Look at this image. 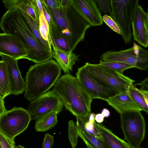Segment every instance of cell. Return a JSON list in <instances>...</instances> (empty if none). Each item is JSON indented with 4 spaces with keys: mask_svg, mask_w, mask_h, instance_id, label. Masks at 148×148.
I'll return each mask as SVG.
<instances>
[{
    "mask_svg": "<svg viewBox=\"0 0 148 148\" xmlns=\"http://www.w3.org/2000/svg\"><path fill=\"white\" fill-rule=\"evenodd\" d=\"M132 148H142V147H138V148L132 147Z\"/></svg>",
    "mask_w": 148,
    "mask_h": 148,
    "instance_id": "45",
    "label": "cell"
},
{
    "mask_svg": "<svg viewBox=\"0 0 148 148\" xmlns=\"http://www.w3.org/2000/svg\"><path fill=\"white\" fill-rule=\"evenodd\" d=\"M53 144V136L49 133L45 134L42 148H51Z\"/></svg>",
    "mask_w": 148,
    "mask_h": 148,
    "instance_id": "34",
    "label": "cell"
},
{
    "mask_svg": "<svg viewBox=\"0 0 148 148\" xmlns=\"http://www.w3.org/2000/svg\"><path fill=\"white\" fill-rule=\"evenodd\" d=\"M44 5L52 19L66 37L73 52L78 44L84 40L86 32L90 25L71 6L68 8L61 6L52 8Z\"/></svg>",
    "mask_w": 148,
    "mask_h": 148,
    "instance_id": "4",
    "label": "cell"
},
{
    "mask_svg": "<svg viewBox=\"0 0 148 148\" xmlns=\"http://www.w3.org/2000/svg\"><path fill=\"white\" fill-rule=\"evenodd\" d=\"M145 23L146 30L148 34V12H147V16L145 21Z\"/></svg>",
    "mask_w": 148,
    "mask_h": 148,
    "instance_id": "42",
    "label": "cell"
},
{
    "mask_svg": "<svg viewBox=\"0 0 148 148\" xmlns=\"http://www.w3.org/2000/svg\"><path fill=\"white\" fill-rule=\"evenodd\" d=\"M22 12L31 31L35 37L47 50L52 52L51 45L49 42L44 39L41 35L39 31V26L36 23L34 20L30 15L23 12Z\"/></svg>",
    "mask_w": 148,
    "mask_h": 148,
    "instance_id": "24",
    "label": "cell"
},
{
    "mask_svg": "<svg viewBox=\"0 0 148 148\" xmlns=\"http://www.w3.org/2000/svg\"><path fill=\"white\" fill-rule=\"evenodd\" d=\"M95 78L118 94L128 91L135 81L119 73L98 64L87 62L84 66Z\"/></svg>",
    "mask_w": 148,
    "mask_h": 148,
    "instance_id": "6",
    "label": "cell"
},
{
    "mask_svg": "<svg viewBox=\"0 0 148 148\" xmlns=\"http://www.w3.org/2000/svg\"><path fill=\"white\" fill-rule=\"evenodd\" d=\"M101 114L104 118L108 117H109L110 115L109 111L106 108L103 109L102 110L101 113Z\"/></svg>",
    "mask_w": 148,
    "mask_h": 148,
    "instance_id": "41",
    "label": "cell"
},
{
    "mask_svg": "<svg viewBox=\"0 0 148 148\" xmlns=\"http://www.w3.org/2000/svg\"><path fill=\"white\" fill-rule=\"evenodd\" d=\"M119 114L125 139L132 147H140L145 136L146 128L141 111H126Z\"/></svg>",
    "mask_w": 148,
    "mask_h": 148,
    "instance_id": "8",
    "label": "cell"
},
{
    "mask_svg": "<svg viewBox=\"0 0 148 148\" xmlns=\"http://www.w3.org/2000/svg\"><path fill=\"white\" fill-rule=\"evenodd\" d=\"M135 85L140 87L139 89L137 88V89L142 95L148 106V77Z\"/></svg>",
    "mask_w": 148,
    "mask_h": 148,
    "instance_id": "31",
    "label": "cell"
},
{
    "mask_svg": "<svg viewBox=\"0 0 148 148\" xmlns=\"http://www.w3.org/2000/svg\"><path fill=\"white\" fill-rule=\"evenodd\" d=\"M46 6L52 8H59L60 5L59 0H41Z\"/></svg>",
    "mask_w": 148,
    "mask_h": 148,
    "instance_id": "35",
    "label": "cell"
},
{
    "mask_svg": "<svg viewBox=\"0 0 148 148\" xmlns=\"http://www.w3.org/2000/svg\"><path fill=\"white\" fill-rule=\"evenodd\" d=\"M87 148H92L91 147H90L89 145H86Z\"/></svg>",
    "mask_w": 148,
    "mask_h": 148,
    "instance_id": "44",
    "label": "cell"
},
{
    "mask_svg": "<svg viewBox=\"0 0 148 148\" xmlns=\"http://www.w3.org/2000/svg\"><path fill=\"white\" fill-rule=\"evenodd\" d=\"M10 93L7 66L5 62H0V98L4 99Z\"/></svg>",
    "mask_w": 148,
    "mask_h": 148,
    "instance_id": "22",
    "label": "cell"
},
{
    "mask_svg": "<svg viewBox=\"0 0 148 148\" xmlns=\"http://www.w3.org/2000/svg\"><path fill=\"white\" fill-rule=\"evenodd\" d=\"M0 54L18 60L27 55L24 45L17 37L4 33L0 34Z\"/></svg>",
    "mask_w": 148,
    "mask_h": 148,
    "instance_id": "14",
    "label": "cell"
},
{
    "mask_svg": "<svg viewBox=\"0 0 148 148\" xmlns=\"http://www.w3.org/2000/svg\"><path fill=\"white\" fill-rule=\"evenodd\" d=\"M100 11L105 14L111 11V0H95Z\"/></svg>",
    "mask_w": 148,
    "mask_h": 148,
    "instance_id": "30",
    "label": "cell"
},
{
    "mask_svg": "<svg viewBox=\"0 0 148 148\" xmlns=\"http://www.w3.org/2000/svg\"><path fill=\"white\" fill-rule=\"evenodd\" d=\"M61 6L68 8L71 6L72 0H59Z\"/></svg>",
    "mask_w": 148,
    "mask_h": 148,
    "instance_id": "38",
    "label": "cell"
},
{
    "mask_svg": "<svg viewBox=\"0 0 148 148\" xmlns=\"http://www.w3.org/2000/svg\"><path fill=\"white\" fill-rule=\"evenodd\" d=\"M58 113L52 111L35 121L34 128L37 132H44L54 128L57 123Z\"/></svg>",
    "mask_w": 148,
    "mask_h": 148,
    "instance_id": "21",
    "label": "cell"
},
{
    "mask_svg": "<svg viewBox=\"0 0 148 148\" xmlns=\"http://www.w3.org/2000/svg\"><path fill=\"white\" fill-rule=\"evenodd\" d=\"M51 45L62 50L71 52L66 37L61 28L52 19L49 24Z\"/></svg>",
    "mask_w": 148,
    "mask_h": 148,
    "instance_id": "20",
    "label": "cell"
},
{
    "mask_svg": "<svg viewBox=\"0 0 148 148\" xmlns=\"http://www.w3.org/2000/svg\"><path fill=\"white\" fill-rule=\"evenodd\" d=\"M61 99L66 109L76 117L89 116L93 98L77 77L65 74L57 80L53 89Z\"/></svg>",
    "mask_w": 148,
    "mask_h": 148,
    "instance_id": "2",
    "label": "cell"
},
{
    "mask_svg": "<svg viewBox=\"0 0 148 148\" xmlns=\"http://www.w3.org/2000/svg\"><path fill=\"white\" fill-rule=\"evenodd\" d=\"M90 116L83 117H76V125L78 127L85 131L101 139L100 133L96 123L95 121L89 120Z\"/></svg>",
    "mask_w": 148,
    "mask_h": 148,
    "instance_id": "23",
    "label": "cell"
},
{
    "mask_svg": "<svg viewBox=\"0 0 148 148\" xmlns=\"http://www.w3.org/2000/svg\"><path fill=\"white\" fill-rule=\"evenodd\" d=\"M2 60L7 66L10 84V94L18 95L25 90V81L22 77L18 68V60L7 55L0 54Z\"/></svg>",
    "mask_w": 148,
    "mask_h": 148,
    "instance_id": "13",
    "label": "cell"
},
{
    "mask_svg": "<svg viewBox=\"0 0 148 148\" xmlns=\"http://www.w3.org/2000/svg\"><path fill=\"white\" fill-rule=\"evenodd\" d=\"M104 117L101 114L98 113L95 115V119L99 123H102L104 120Z\"/></svg>",
    "mask_w": 148,
    "mask_h": 148,
    "instance_id": "40",
    "label": "cell"
},
{
    "mask_svg": "<svg viewBox=\"0 0 148 148\" xmlns=\"http://www.w3.org/2000/svg\"><path fill=\"white\" fill-rule=\"evenodd\" d=\"M119 114L126 111H141V108L131 98L128 91L109 97L106 100Z\"/></svg>",
    "mask_w": 148,
    "mask_h": 148,
    "instance_id": "16",
    "label": "cell"
},
{
    "mask_svg": "<svg viewBox=\"0 0 148 148\" xmlns=\"http://www.w3.org/2000/svg\"><path fill=\"white\" fill-rule=\"evenodd\" d=\"M6 9H19L30 15L39 26L40 15L34 0H2Z\"/></svg>",
    "mask_w": 148,
    "mask_h": 148,
    "instance_id": "18",
    "label": "cell"
},
{
    "mask_svg": "<svg viewBox=\"0 0 148 148\" xmlns=\"http://www.w3.org/2000/svg\"><path fill=\"white\" fill-rule=\"evenodd\" d=\"M0 27L3 33L13 35L21 41L27 54L24 59L36 64L52 59V52L47 50L35 37L20 10L8 9L1 18Z\"/></svg>",
    "mask_w": 148,
    "mask_h": 148,
    "instance_id": "1",
    "label": "cell"
},
{
    "mask_svg": "<svg viewBox=\"0 0 148 148\" xmlns=\"http://www.w3.org/2000/svg\"><path fill=\"white\" fill-rule=\"evenodd\" d=\"M103 21L112 30L119 34L121 35V32L117 25L112 18L107 14L102 16Z\"/></svg>",
    "mask_w": 148,
    "mask_h": 148,
    "instance_id": "32",
    "label": "cell"
},
{
    "mask_svg": "<svg viewBox=\"0 0 148 148\" xmlns=\"http://www.w3.org/2000/svg\"><path fill=\"white\" fill-rule=\"evenodd\" d=\"M100 58L104 61L126 63L141 70L146 71L148 67V50L134 42L133 47L125 50L107 51L101 55Z\"/></svg>",
    "mask_w": 148,
    "mask_h": 148,
    "instance_id": "9",
    "label": "cell"
},
{
    "mask_svg": "<svg viewBox=\"0 0 148 148\" xmlns=\"http://www.w3.org/2000/svg\"><path fill=\"white\" fill-rule=\"evenodd\" d=\"M14 148H25L23 147L20 145H19L18 146H15L14 147Z\"/></svg>",
    "mask_w": 148,
    "mask_h": 148,
    "instance_id": "43",
    "label": "cell"
},
{
    "mask_svg": "<svg viewBox=\"0 0 148 148\" xmlns=\"http://www.w3.org/2000/svg\"><path fill=\"white\" fill-rule=\"evenodd\" d=\"M42 5L43 7L44 15V16L46 21H47L48 24H49L50 21L52 19V18L50 14H49V13L47 10L45 5L42 3Z\"/></svg>",
    "mask_w": 148,
    "mask_h": 148,
    "instance_id": "36",
    "label": "cell"
},
{
    "mask_svg": "<svg viewBox=\"0 0 148 148\" xmlns=\"http://www.w3.org/2000/svg\"><path fill=\"white\" fill-rule=\"evenodd\" d=\"M101 135V139L106 148H132L124 140L119 138L103 125L96 123Z\"/></svg>",
    "mask_w": 148,
    "mask_h": 148,
    "instance_id": "19",
    "label": "cell"
},
{
    "mask_svg": "<svg viewBox=\"0 0 148 148\" xmlns=\"http://www.w3.org/2000/svg\"><path fill=\"white\" fill-rule=\"evenodd\" d=\"M63 106L60 98L52 90L31 101L27 110L31 120H36L52 111L60 113Z\"/></svg>",
    "mask_w": 148,
    "mask_h": 148,
    "instance_id": "10",
    "label": "cell"
},
{
    "mask_svg": "<svg viewBox=\"0 0 148 148\" xmlns=\"http://www.w3.org/2000/svg\"></svg>",
    "mask_w": 148,
    "mask_h": 148,
    "instance_id": "46",
    "label": "cell"
},
{
    "mask_svg": "<svg viewBox=\"0 0 148 148\" xmlns=\"http://www.w3.org/2000/svg\"><path fill=\"white\" fill-rule=\"evenodd\" d=\"M147 12L138 4L136 8L132 23L134 40L144 47H148V34L145 21Z\"/></svg>",
    "mask_w": 148,
    "mask_h": 148,
    "instance_id": "15",
    "label": "cell"
},
{
    "mask_svg": "<svg viewBox=\"0 0 148 148\" xmlns=\"http://www.w3.org/2000/svg\"><path fill=\"white\" fill-rule=\"evenodd\" d=\"M53 50V57L65 74L69 73L73 66L79 60V56L72 52L66 51L59 49L52 45Z\"/></svg>",
    "mask_w": 148,
    "mask_h": 148,
    "instance_id": "17",
    "label": "cell"
},
{
    "mask_svg": "<svg viewBox=\"0 0 148 148\" xmlns=\"http://www.w3.org/2000/svg\"><path fill=\"white\" fill-rule=\"evenodd\" d=\"M76 75L80 83L93 99L106 101L109 97L118 94L113 89L95 78L84 66L78 69Z\"/></svg>",
    "mask_w": 148,
    "mask_h": 148,
    "instance_id": "11",
    "label": "cell"
},
{
    "mask_svg": "<svg viewBox=\"0 0 148 148\" xmlns=\"http://www.w3.org/2000/svg\"><path fill=\"white\" fill-rule=\"evenodd\" d=\"M27 110L14 107L0 115V132L12 141L23 132L31 121Z\"/></svg>",
    "mask_w": 148,
    "mask_h": 148,
    "instance_id": "7",
    "label": "cell"
},
{
    "mask_svg": "<svg viewBox=\"0 0 148 148\" xmlns=\"http://www.w3.org/2000/svg\"><path fill=\"white\" fill-rule=\"evenodd\" d=\"M61 69L52 59L31 66L25 76L24 97L31 101L49 91L59 78Z\"/></svg>",
    "mask_w": 148,
    "mask_h": 148,
    "instance_id": "3",
    "label": "cell"
},
{
    "mask_svg": "<svg viewBox=\"0 0 148 148\" xmlns=\"http://www.w3.org/2000/svg\"><path fill=\"white\" fill-rule=\"evenodd\" d=\"M7 111L5 106L4 99L0 98V115L4 113Z\"/></svg>",
    "mask_w": 148,
    "mask_h": 148,
    "instance_id": "39",
    "label": "cell"
},
{
    "mask_svg": "<svg viewBox=\"0 0 148 148\" xmlns=\"http://www.w3.org/2000/svg\"><path fill=\"white\" fill-rule=\"evenodd\" d=\"M39 29L42 38L51 45L49 25L44 15L40 14L39 16Z\"/></svg>",
    "mask_w": 148,
    "mask_h": 148,
    "instance_id": "28",
    "label": "cell"
},
{
    "mask_svg": "<svg viewBox=\"0 0 148 148\" xmlns=\"http://www.w3.org/2000/svg\"><path fill=\"white\" fill-rule=\"evenodd\" d=\"M111 2L110 16L119 27L125 43L130 44L133 35L131 26L138 0H111Z\"/></svg>",
    "mask_w": 148,
    "mask_h": 148,
    "instance_id": "5",
    "label": "cell"
},
{
    "mask_svg": "<svg viewBox=\"0 0 148 148\" xmlns=\"http://www.w3.org/2000/svg\"><path fill=\"white\" fill-rule=\"evenodd\" d=\"M71 6L91 26L102 25V16L95 0H72Z\"/></svg>",
    "mask_w": 148,
    "mask_h": 148,
    "instance_id": "12",
    "label": "cell"
},
{
    "mask_svg": "<svg viewBox=\"0 0 148 148\" xmlns=\"http://www.w3.org/2000/svg\"><path fill=\"white\" fill-rule=\"evenodd\" d=\"M69 138L72 148H75L77 142L78 128L77 125L72 120L68 122Z\"/></svg>",
    "mask_w": 148,
    "mask_h": 148,
    "instance_id": "29",
    "label": "cell"
},
{
    "mask_svg": "<svg viewBox=\"0 0 148 148\" xmlns=\"http://www.w3.org/2000/svg\"><path fill=\"white\" fill-rule=\"evenodd\" d=\"M34 1L40 14L44 15L43 7L41 0H34Z\"/></svg>",
    "mask_w": 148,
    "mask_h": 148,
    "instance_id": "37",
    "label": "cell"
},
{
    "mask_svg": "<svg viewBox=\"0 0 148 148\" xmlns=\"http://www.w3.org/2000/svg\"><path fill=\"white\" fill-rule=\"evenodd\" d=\"M79 136L92 148H106L102 140L78 127Z\"/></svg>",
    "mask_w": 148,
    "mask_h": 148,
    "instance_id": "25",
    "label": "cell"
},
{
    "mask_svg": "<svg viewBox=\"0 0 148 148\" xmlns=\"http://www.w3.org/2000/svg\"><path fill=\"white\" fill-rule=\"evenodd\" d=\"M128 92L131 98L143 110L148 114V106L142 95L133 84L130 86Z\"/></svg>",
    "mask_w": 148,
    "mask_h": 148,
    "instance_id": "26",
    "label": "cell"
},
{
    "mask_svg": "<svg viewBox=\"0 0 148 148\" xmlns=\"http://www.w3.org/2000/svg\"><path fill=\"white\" fill-rule=\"evenodd\" d=\"M99 64L101 65L116 71L121 74H123V72L125 70L134 67L132 65L123 62L104 61L101 60H100Z\"/></svg>",
    "mask_w": 148,
    "mask_h": 148,
    "instance_id": "27",
    "label": "cell"
},
{
    "mask_svg": "<svg viewBox=\"0 0 148 148\" xmlns=\"http://www.w3.org/2000/svg\"><path fill=\"white\" fill-rule=\"evenodd\" d=\"M1 148H14L15 143L6 137L0 132Z\"/></svg>",
    "mask_w": 148,
    "mask_h": 148,
    "instance_id": "33",
    "label": "cell"
}]
</instances>
